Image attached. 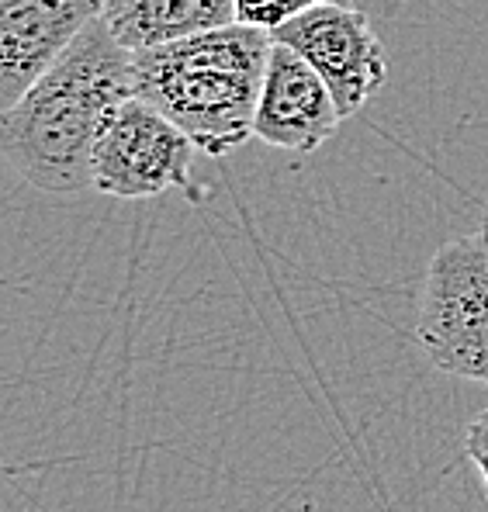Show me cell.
I'll return each mask as SVG.
<instances>
[{
  "label": "cell",
  "mask_w": 488,
  "mask_h": 512,
  "mask_svg": "<svg viewBox=\"0 0 488 512\" xmlns=\"http://www.w3.org/2000/svg\"><path fill=\"white\" fill-rule=\"evenodd\" d=\"M101 21L125 49H153L239 21L236 0H101Z\"/></svg>",
  "instance_id": "ba28073f"
},
{
  "label": "cell",
  "mask_w": 488,
  "mask_h": 512,
  "mask_svg": "<svg viewBox=\"0 0 488 512\" xmlns=\"http://www.w3.org/2000/svg\"><path fill=\"white\" fill-rule=\"evenodd\" d=\"M312 4H354V0H236V11L239 21H246V25H260L274 32L277 25H284Z\"/></svg>",
  "instance_id": "9c48e42d"
},
{
  "label": "cell",
  "mask_w": 488,
  "mask_h": 512,
  "mask_svg": "<svg viewBox=\"0 0 488 512\" xmlns=\"http://www.w3.org/2000/svg\"><path fill=\"white\" fill-rule=\"evenodd\" d=\"M129 97H135L132 49L97 14L4 111V156L11 170L49 194L94 187V149Z\"/></svg>",
  "instance_id": "6da1fadb"
},
{
  "label": "cell",
  "mask_w": 488,
  "mask_h": 512,
  "mask_svg": "<svg viewBox=\"0 0 488 512\" xmlns=\"http://www.w3.org/2000/svg\"><path fill=\"white\" fill-rule=\"evenodd\" d=\"M101 14V0H0V108H11Z\"/></svg>",
  "instance_id": "52a82bcc"
},
{
  "label": "cell",
  "mask_w": 488,
  "mask_h": 512,
  "mask_svg": "<svg viewBox=\"0 0 488 512\" xmlns=\"http://www.w3.org/2000/svg\"><path fill=\"white\" fill-rule=\"evenodd\" d=\"M416 340L454 378L488 384V239H450L433 253L419 295Z\"/></svg>",
  "instance_id": "3957f363"
},
{
  "label": "cell",
  "mask_w": 488,
  "mask_h": 512,
  "mask_svg": "<svg viewBox=\"0 0 488 512\" xmlns=\"http://www.w3.org/2000/svg\"><path fill=\"white\" fill-rule=\"evenodd\" d=\"M270 35L309 59L312 70L333 90L343 118L360 115V108L385 87V45L378 42L367 14L354 4H312Z\"/></svg>",
  "instance_id": "5b68a950"
},
{
  "label": "cell",
  "mask_w": 488,
  "mask_h": 512,
  "mask_svg": "<svg viewBox=\"0 0 488 512\" xmlns=\"http://www.w3.org/2000/svg\"><path fill=\"white\" fill-rule=\"evenodd\" d=\"M482 232H485V239H488V205H485V212H482Z\"/></svg>",
  "instance_id": "8fae6325"
},
{
  "label": "cell",
  "mask_w": 488,
  "mask_h": 512,
  "mask_svg": "<svg viewBox=\"0 0 488 512\" xmlns=\"http://www.w3.org/2000/svg\"><path fill=\"white\" fill-rule=\"evenodd\" d=\"M343 115L326 80L295 49L274 39L260 90L253 135L291 153H315L340 128Z\"/></svg>",
  "instance_id": "8992f818"
},
{
  "label": "cell",
  "mask_w": 488,
  "mask_h": 512,
  "mask_svg": "<svg viewBox=\"0 0 488 512\" xmlns=\"http://www.w3.org/2000/svg\"><path fill=\"white\" fill-rule=\"evenodd\" d=\"M194 142L142 97H129L94 149V187L111 198H160L191 180Z\"/></svg>",
  "instance_id": "277c9868"
},
{
  "label": "cell",
  "mask_w": 488,
  "mask_h": 512,
  "mask_svg": "<svg viewBox=\"0 0 488 512\" xmlns=\"http://www.w3.org/2000/svg\"><path fill=\"white\" fill-rule=\"evenodd\" d=\"M464 447H468L471 461L478 464V471H482V478H485V488H488V409H482L475 419H471Z\"/></svg>",
  "instance_id": "30bf717a"
},
{
  "label": "cell",
  "mask_w": 488,
  "mask_h": 512,
  "mask_svg": "<svg viewBox=\"0 0 488 512\" xmlns=\"http://www.w3.org/2000/svg\"><path fill=\"white\" fill-rule=\"evenodd\" d=\"M274 35L232 21L225 28L132 52L135 97L191 135L208 156H225L253 135Z\"/></svg>",
  "instance_id": "7a4b0ae2"
}]
</instances>
